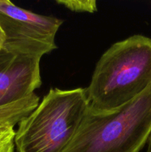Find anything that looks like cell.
I'll list each match as a JSON object with an SVG mask.
<instances>
[{
    "mask_svg": "<svg viewBox=\"0 0 151 152\" xmlns=\"http://www.w3.org/2000/svg\"><path fill=\"white\" fill-rule=\"evenodd\" d=\"M4 42H5V35H4V31H3L2 28H1V25H0V51L4 48Z\"/></svg>",
    "mask_w": 151,
    "mask_h": 152,
    "instance_id": "ba28073f",
    "label": "cell"
},
{
    "mask_svg": "<svg viewBox=\"0 0 151 152\" xmlns=\"http://www.w3.org/2000/svg\"><path fill=\"white\" fill-rule=\"evenodd\" d=\"M16 132L12 126H0V152H14Z\"/></svg>",
    "mask_w": 151,
    "mask_h": 152,
    "instance_id": "52a82bcc",
    "label": "cell"
},
{
    "mask_svg": "<svg viewBox=\"0 0 151 152\" xmlns=\"http://www.w3.org/2000/svg\"><path fill=\"white\" fill-rule=\"evenodd\" d=\"M58 4H62L74 12H87L93 13L97 11V4L95 0H58Z\"/></svg>",
    "mask_w": 151,
    "mask_h": 152,
    "instance_id": "8992f818",
    "label": "cell"
},
{
    "mask_svg": "<svg viewBox=\"0 0 151 152\" xmlns=\"http://www.w3.org/2000/svg\"><path fill=\"white\" fill-rule=\"evenodd\" d=\"M90 108L86 88H51L19 123L17 152H64Z\"/></svg>",
    "mask_w": 151,
    "mask_h": 152,
    "instance_id": "3957f363",
    "label": "cell"
},
{
    "mask_svg": "<svg viewBox=\"0 0 151 152\" xmlns=\"http://www.w3.org/2000/svg\"><path fill=\"white\" fill-rule=\"evenodd\" d=\"M39 56L0 51V126L14 127L39 103L34 91L41 86Z\"/></svg>",
    "mask_w": 151,
    "mask_h": 152,
    "instance_id": "277c9868",
    "label": "cell"
},
{
    "mask_svg": "<svg viewBox=\"0 0 151 152\" xmlns=\"http://www.w3.org/2000/svg\"><path fill=\"white\" fill-rule=\"evenodd\" d=\"M147 148L146 152H151V134L149 137V139L147 140Z\"/></svg>",
    "mask_w": 151,
    "mask_h": 152,
    "instance_id": "9c48e42d",
    "label": "cell"
},
{
    "mask_svg": "<svg viewBox=\"0 0 151 152\" xmlns=\"http://www.w3.org/2000/svg\"><path fill=\"white\" fill-rule=\"evenodd\" d=\"M151 85V38L133 35L117 42L96 63L86 88L90 108L108 112L120 108Z\"/></svg>",
    "mask_w": 151,
    "mask_h": 152,
    "instance_id": "6da1fadb",
    "label": "cell"
},
{
    "mask_svg": "<svg viewBox=\"0 0 151 152\" xmlns=\"http://www.w3.org/2000/svg\"><path fill=\"white\" fill-rule=\"evenodd\" d=\"M63 22L21 8L8 0H0V25L5 35V50L41 57L57 48L55 37Z\"/></svg>",
    "mask_w": 151,
    "mask_h": 152,
    "instance_id": "5b68a950",
    "label": "cell"
},
{
    "mask_svg": "<svg viewBox=\"0 0 151 152\" xmlns=\"http://www.w3.org/2000/svg\"><path fill=\"white\" fill-rule=\"evenodd\" d=\"M150 134L151 85L114 111L89 108L64 152H140Z\"/></svg>",
    "mask_w": 151,
    "mask_h": 152,
    "instance_id": "7a4b0ae2",
    "label": "cell"
}]
</instances>
